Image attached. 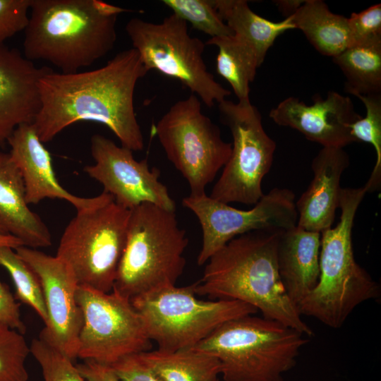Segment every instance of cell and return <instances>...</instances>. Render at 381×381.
I'll return each mask as SVG.
<instances>
[{"instance_id": "6da1fadb", "label": "cell", "mask_w": 381, "mask_h": 381, "mask_svg": "<svg viewBox=\"0 0 381 381\" xmlns=\"http://www.w3.org/2000/svg\"><path fill=\"white\" fill-rule=\"evenodd\" d=\"M147 72L133 47L91 71L63 73L49 67L39 80L40 107L32 122L38 138L48 143L74 123L93 121L111 130L121 146L143 150L134 92Z\"/></svg>"}, {"instance_id": "7a4b0ae2", "label": "cell", "mask_w": 381, "mask_h": 381, "mask_svg": "<svg viewBox=\"0 0 381 381\" xmlns=\"http://www.w3.org/2000/svg\"><path fill=\"white\" fill-rule=\"evenodd\" d=\"M279 230H258L228 242L207 260L196 295L250 305L262 317L309 338L313 330L301 318L282 282L277 264Z\"/></svg>"}, {"instance_id": "3957f363", "label": "cell", "mask_w": 381, "mask_h": 381, "mask_svg": "<svg viewBox=\"0 0 381 381\" xmlns=\"http://www.w3.org/2000/svg\"><path fill=\"white\" fill-rule=\"evenodd\" d=\"M127 11L101 0H31L23 54L78 72L114 48L118 17Z\"/></svg>"}, {"instance_id": "277c9868", "label": "cell", "mask_w": 381, "mask_h": 381, "mask_svg": "<svg viewBox=\"0 0 381 381\" xmlns=\"http://www.w3.org/2000/svg\"><path fill=\"white\" fill-rule=\"evenodd\" d=\"M366 193L363 186L341 188L339 221L320 233L318 284L297 306L301 315L330 328H340L357 306L380 297L379 284L356 262L352 245L356 214Z\"/></svg>"}, {"instance_id": "5b68a950", "label": "cell", "mask_w": 381, "mask_h": 381, "mask_svg": "<svg viewBox=\"0 0 381 381\" xmlns=\"http://www.w3.org/2000/svg\"><path fill=\"white\" fill-rule=\"evenodd\" d=\"M307 338L279 322L248 315L223 323L190 349L217 358L224 381H284Z\"/></svg>"}, {"instance_id": "8992f818", "label": "cell", "mask_w": 381, "mask_h": 381, "mask_svg": "<svg viewBox=\"0 0 381 381\" xmlns=\"http://www.w3.org/2000/svg\"><path fill=\"white\" fill-rule=\"evenodd\" d=\"M188 243L175 211L149 202L131 210L126 244L112 291L131 299L176 285L186 266Z\"/></svg>"}, {"instance_id": "52a82bcc", "label": "cell", "mask_w": 381, "mask_h": 381, "mask_svg": "<svg viewBox=\"0 0 381 381\" xmlns=\"http://www.w3.org/2000/svg\"><path fill=\"white\" fill-rule=\"evenodd\" d=\"M130 301L150 341L157 343V349L168 352L190 349L223 323L258 312L238 301L199 299L195 283L162 288Z\"/></svg>"}, {"instance_id": "ba28073f", "label": "cell", "mask_w": 381, "mask_h": 381, "mask_svg": "<svg viewBox=\"0 0 381 381\" xmlns=\"http://www.w3.org/2000/svg\"><path fill=\"white\" fill-rule=\"evenodd\" d=\"M131 210L114 198L77 211L61 237L56 256L73 271L79 286L109 293L123 253Z\"/></svg>"}, {"instance_id": "9c48e42d", "label": "cell", "mask_w": 381, "mask_h": 381, "mask_svg": "<svg viewBox=\"0 0 381 381\" xmlns=\"http://www.w3.org/2000/svg\"><path fill=\"white\" fill-rule=\"evenodd\" d=\"M126 32L147 71L179 80L208 107L231 92L209 72L203 59L205 43L188 32V23L171 13L160 23L131 18Z\"/></svg>"}, {"instance_id": "30bf717a", "label": "cell", "mask_w": 381, "mask_h": 381, "mask_svg": "<svg viewBox=\"0 0 381 381\" xmlns=\"http://www.w3.org/2000/svg\"><path fill=\"white\" fill-rule=\"evenodd\" d=\"M154 131L167 157L187 181L190 194L205 193L228 162L232 145L222 139L219 128L202 112L199 98L191 94L174 103Z\"/></svg>"}, {"instance_id": "8fae6325", "label": "cell", "mask_w": 381, "mask_h": 381, "mask_svg": "<svg viewBox=\"0 0 381 381\" xmlns=\"http://www.w3.org/2000/svg\"><path fill=\"white\" fill-rule=\"evenodd\" d=\"M218 110L233 143L230 157L209 196L226 204L255 205L264 195L262 181L272 167L276 143L265 132L261 114L250 101L226 99L218 104Z\"/></svg>"}, {"instance_id": "7c38bea8", "label": "cell", "mask_w": 381, "mask_h": 381, "mask_svg": "<svg viewBox=\"0 0 381 381\" xmlns=\"http://www.w3.org/2000/svg\"><path fill=\"white\" fill-rule=\"evenodd\" d=\"M83 322L77 358L110 365L121 358L150 351L151 341L130 299L116 292L78 286Z\"/></svg>"}, {"instance_id": "4fadbf2b", "label": "cell", "mask_w": 381, "mask_h": 381, "mask_svg": "<svg viewBox=\"0 0 381 381\" xmlns=\"http://www.w3.org/2000/svg\"><path fill=\"white\" fill-rule=\"evenodd\" d=\"M183 205L197 217L202 232V243L197 258L198 265L233 238L258 230L286 231L297 224L296 195L288 188H274L250 210L234 208L212 199L206 193L183 198Z\"/></svg>"}, {"instance_id": "5bb4252c", "label": "cell", "mask_w": 381, "mask_h": 381, "mask_svg": "<svg viewBox=\"0 0 381 381\" xmlns=\"http://www.w3.org/2000/svg\"><path fill=\"white\" fill-rule=\"evenodd\" d=\"M90 151L95 164L83 171L99 182L116 203L130 210L149 202L175 211V201L159 181V170L150 169L146 159L136 160L132 150L100 134L91 137Z\"/></svg>"}, {"instance_id": "9a60e30c", "label": "cell", "mask_w": 381, "mask_h": 381, "mask_svg": "<svg viewBox=\"0 0 381 381\" xmlns=\"http://www.w3.org/2000/svg\"><path fill=\"white\" fill-rule=\"evenodd\" d=\"M14 250L41 283L48 319L40 338L73 361L77 358L83 322L75 298L79 284L73 271L61 258L35 248L22 246Z\"/></svg>"}, {"instance_id": "2e32d148", "label": "cell", "mask_w": 381, "mask_h": 381, "mask_svg": "<svg viewBox=\"0 0 381 381\" xmlns=\"http://www.w3.org/2000/svg\"><path fill=\"white\" fill-rule=\"evenodd\" d=\"M313 102L308 105L297 97H287L270 110L269 116L276 124L295 129L322 147L344 148L356 142L350 127L361 116L350 97L329 91L325 98L315 94Z\"/></svg>"}, {"instance_id": "e0dca14e", "label": "cell", "mask_w": 381, "mask_h": 381, "mask_svg": "<svg viewBox=\"0 0 381 381\" xmlns=\"http://www.w3.org/2000/svg\"><path fill=\"white\" fill-rule=\"evenodd\" d=\"M7 143L11 147V158L21 174L28 205L37 204L45 198H58L81 211L114 198L104 192L93 198H81L63 188L56 177L51 155L38 138L32 123L18 126Z\"/></svg>"}, {"instance_id": "ac0fdd59", "label": "cell", "mask_w": 381, "mask_h": 381, "mask_svg": "<svg viewBox=\"0 0 381 381\" xmlns=\"http://www.w3.org/2000/svg\"><path fill=\"white\" fill-rule=\"evenodd\" d=\"M48 68L0 44V149L18 126L33 121L40 107L39 80Z\"/></svg>"}, {"instance_id": "d6986e66", "label": "cell", "mask_w": 381, "mask_h": 381, "mask_svg": "<svg viewBox=\"0 0 381 381\" xmlns=\"http://www.w3.org/2000/svg\"><path fill=\"white\" fill-rule=\"evenodd\" d=\"M349 164L344 148L322 147L319 151L311 163L313 178L296 202L298 227L319 233L332 227L339 207L341 175Z\"/></svg>"}, {"instance_id": "ffe728a7", "label": "cell", "mask_w": 381, "mask_h": 381, "mask_svg": "<svg viewBox=\"0 0 381 381\" xmlns=\"http://www.w3.org/2000/svg\"><path fill=\"white\" fill-rule=\"evenodd\" d=\"M0 231L20 239L25 246L52 245V235L41 217L25 200L21 174L9 152L0 149Z\"/></svg>"}, {"instance_id": "44dd1931", "label": "cell", "mask_w": 381, "mask_h": 381, "mask_svg": "<svg viewBox=\"0 0 381 381\" xmlns=\"http://www.w3.org/2000/svg\"><path fill=\"white\" fill-rule=\"evenodd\" d=\"M320 238V233L297 226L280 234L278 271L289 298L296 307L318 284Z\"/></svg>"}, {"instance_id": "7402d4cb", "label": "cell", "mask_w": 381, "mask_h": 381, "mask_svg": "<svg viewBox=\"0 0 381 381\" xmlns=\"http://www.w3.org/2000/svg\"><path fill=\"white\" fill-rule=\"evenodd\" d=\"M219 15L234 35L255 52L260 66L277 38L295 29L290 17L279 22L253 12L245 0H212Z\"/></svg>"}, {"instance_id": "603a6c76", "label": "cell", "mask_w": 381, "mask_h": 381, "mask_svg": "<svg viewBox=\"0 0 381 381\" xmlns=\"http://www.w3.org/2000/svg\"><path fill=\"white\" fill-rule=\"evenodd\" d=\"M290 18L322 55L334 58L351 45L348 18L332 13L322 0H305Z\"/></svg>"}, {"instance_id": "cb8c5ba5", "label": "cell", "mask_w": 381, "mask_h": 381, "mask_svg": "<svg viewBox=\"0 0 381 381\" xmlns=\"http://www.w3.org/2000/svg\"><path fill=\"white\" fill-rule=\"evenodd\" d=\"M353 95L381 94V36L354 44L332 58Z\"/></svg>"}, {"instance_id": "d4e9b609", "label": "cell", "mask_w": 381, "mask_h": 381, "mask_svg": "<svg viewBox=\"0 0 381 381\" xmlns=\"http://www.w3.org/2000/svg\"><path fill=\"white\" fill-rule=\"evenodd\" d=\"M140 353L162 381H218L221 374L217 358L191 349L173 352L156 349Z\"/></svg>"}, {"instance_id": "484cf974", "label": "cell", "mask_w": 381, "mask_h": 381, "mask_svg": "<svg viewBox=\"0 0 381 381\" xmlns=\"http://www.w3.org/2000/svg\"><path fill=\"white\" fill-rule=\"evenodd\" d=\"M205 45L217 47V73L231 85L238 102L250 101V84L260 66L255 52L234 35L210 38Z\"/></svg>"}, {"instance_id": "4316f807", "label": "cell", "mask_w": 381, "mask_h": 381, "mask_svg": "<svg viewBox=\"0 0 381 381\" xmlns=\"http://www.w3.org/2000/svg\"><path fill=\"white\" fill-rule=\"evenodd\" d=\"M0 265L12 279L16 299L31 307L46 325L47 312L41 283L36 273L9 247H0Z\"/></svg>"}, {"instance_id": "83f0119b", "label": "cell", "mask_w": 381, "mask_h": 381, "mask_svg": "<svg viewBox=\"0 0 381 381\" xmlns=\"http://www.w3.org/2000/svg\"><path fill=\"white\" fill-rule=\"evenodd\" d=\"M355 97L363 103L365 115L351 125V133L356 142L370 143L375 151L374 167L363 186L366 193H373L381 185V94Z\"/></svg>"}, {"instance_id": "f1b7e54d", "label": "cell", "mask_w": 381, "mask_h": 381, "mask_svg": "<svg viewBox=\"0 0 381 381\" xmlns=\"http://www.w3.org/2000/svg\"><path fill=\"white\" fill-rule=\"evenodd\" d=\"M175 15L210 38L233 35L216 10L212 0H163Z\"/></svg>"}, {"instance_id": "f546056e", "label": "cell", "mask_w": 381, "mask_h": 381, "mask_svg": "<svg viewBox=\"0 0 381 381\" xmlns=\"http://www.w3.org/2000/svg\"><path fill=\"white\" fill-rule=\"evenodd\" d=\"M30 353L23 334L0 324V381H28L25 361Z\"/></svg>"}, {"instance_id": "4dcf8cb0", "label": "cell", "mask_w": 381, "mask_h": 381, "mask_svg": "<svg viewBox=\"0 0 381 381\" xmlns=\"http://www.w3.org/2000/svg\"><path fill=\"white\" fill-rule=\"evenodd\" d=\"M30 348L44 381H86L69 358L41 338L33 339Z\"/></svg>"}, {"instance_id": "1f68e13d", "label": "cell", "mask_w": 381, "mask_h": 381, "mask_svg": "<svg viewBox=\"0 0 381 381\" xmlns=\"http://www.w3.org/2000/svg\"><path fill=\"white\" fill-rule=\"evenodd\" d=\"M31 0H0V44L24 31Z\"/></svg>"}, {"instance_id": "d6a6232c", "label": "cell", "mask_w": 381, "mask_h": 381, "mask_svg": "<svg viewBox=\"0 0 381 381\" xmlns=\"http://www.w3.org/2000/svg\"><path fill=\"white\" fill-rule=\"evenodd\" d=\"M351 45L381 36V4H376L348 18Z\"/></svg>"}, {"instance_id": "836d02e7", "label": "cell", "mask_w": 381, "mask_h": 381, "mask_svg": "<svg viewBox=\"0 0 381 381\" xmlns=\"http://www.w3.org/2000/svg\"><path fill=\"white\" fill-rule=\"evenodd\" d=\"M109 366L119 381H162L152 371L140 352L123 356Z\"/></svg>"}, {"instance_id": "e575fe53", "label": "cell", "mask_w": 381, "mask_h": 381, "mask_svg": "<svg viewBox=\"0 0 381 381\" xmlns=\"http://www.w3.org/2000/svg\"><path fill=\"white\" fill-rule=\"evenodd\" d=\"M0 324L16 329L21 334L25 332L20 312V304L11 292L8 286L0 280Z\"/></svg>"}, {"instance_id": "d590c367", "label": "cell", "mask_w": 381, "mask_h": 381, "mask_svg": "<svg viewBox=\"0 0 381 381\" xmlns=\"http://www.w3.org/2000/svg\"><path fill=\"white\" fill-rule=\"evenodd\" d=\"M78 370L86 381H119L109 365L93 361H83L76 365Z\"/></svg>"}, {"instance_id": "8d00e7d4", "label": "cell", "mask_w": 381, "mask_h": 381, "mask_svg": "<svg viewBox=\"0 0 381 381\" xmlns=\"http://www.w3.org/2000/svg\"><path fill=\"white\" fill-rule=\"evenodd\" d=\"M273 2L286 18L293 16L305 2V0H276Z\"/></svg>"}, {"instance_id": "74e56055", "label": "cell", "mask_w": 381, "mask_h": 381, "mask_svg": "<svg viewBox=\"0 0 381 381\" xmlns=\"http://www.w3.org/2000/svg\"><path fill=\"white\" fill-rule=\"evenodd\" d=\"M22 246L24 245L20 239L0 231V247L6 246L15 250L16 248Z\"/></svg>"}, {"instance_id": "f35d334b", "label": "cell", "mask_w": 381, "mask_h": 381, "mask_svg": "<svg viewBox=\"0 0 381 381\" xmlns=\"http://www.w3.org/2000/svg\"><path fill=\"white\" fill-rule=\"evenodd\" d=\"M315 381H316V380H315Z\"/></svg>"}, {"instance_id": "ab89813d", "label": "cell", "mask_w": 381, "mask_h": 381, "mask_svg": "<svg viewBox=\"0 0 381 381\" xmlns=\"http://www.w3.org/2000/svg\"><path fill=\"white\" fill-rule=\"evenodd\" d=\"M219 381V380H218Z\"/></svg>"}]
</instances>
